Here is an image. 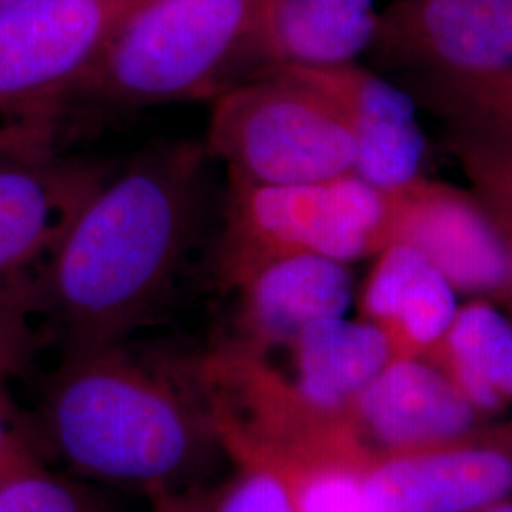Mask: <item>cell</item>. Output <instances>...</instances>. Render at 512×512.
Returning <instances> with one entry per match:
<instances>
[{"label":"cell","mask_w":512,"mask_h":512,"mask_svg":"<svg viewBox=\"0 0 512 512\" xmlns=\"http://www.w3.org/2000/svg\"><path fill=\"white\" fill-rule=\"evenodd\" d=\"M205 145L160 143L109 175L29 281L61 357L122 346L164 304L200 232Z\"/></svg>","instance_id":"1"},{"label":"cell","mask_w":512,"mask_h":512,"mask_svg":"<svg viewBox=\"0 0 512 512\" xmlns=\"http://www.w3.org/2000/svg\"><path fill=\"white\" fill-rule=\"evenodd\" d=\"M183 380L124 344L61 357L38 403V427L76 473L171 494L217 440L196 385Z\"/></svg>","instance_id":"2"},{"label":"cell","mask_w":512,"mask_h":512,"mask_svg":"<svg viewBox=\"0 0 512 512\" xmlns=\"http://www.w3.org/2000/svg\"><path fill=\"white\" fill-rule=\"evenodd\" d=\"M266 0H141L86 95L150 107L215 99L236 84Z\"/></svg>","instance_id":"3"},{"label":"cell","mask_w":512,"mask_h":512,"mask_svg":"<svg viewBox=\"0 0 512 512\" xmlns=\"http://www.w3.org/2000/svg\"><path fill=\"white\" fill-rule=\"evenodd\" d=\"M205 150L228 177L266 186L319 183L355 169L340 107L291 69L243 80L215 97Z\"/></svg>","instance_id":"4"},{"label":"cell","mask_w":512,"mask_h":512,"mask_svg":"<svg viewBox=\"0 0 512 512\" xmlns=\"http://www.w3.org/2000/svg\"><path fill=\"white\" fill-rule=\"evenodd\" d=\"M217 279L228 283L262 260L319 255L344 264L389 245V198L355 173L266 186L228 177Z\"/></svg>","instance_id":"5"},{"label":"cell","mask_w":512,"mask_h":512,"mask_svg":"<svg viewBox=\"0 0 512 512\" xmlns=\"http://www.w3.org/2000/svg\"><path fill=\"white\" fill-rule=\"evenodd\" d=\"M141 0H12L0 6V112L50 126L86 92Z\"/></svg>","instance_id":"6"},{"label":"cell","mask_w":512,"mask_h":512,"mask_svg":"<svg viewBox=\"0 0 512 512\" xmlns=\"http://www.w3.org/2000/svg\"><path fill=\"white\" fill-rule=\"evenodd\" d=\"M389 245L420 251L456 293L488 294L511 285L509 253L473 192L414 177L387 188Z\"/></svg>","instance_id":"7"},{"label":"cell","mask_w":512,"mask_h":512,"mask_svg":"<svg viewBox=\"0 0 512 512\" xmlns=\"http://www.w3.org/2000/svg\"><path fill=\"white\" fill-rule=\"evenodd\" d=\"M372 46L423 78L501 71L512 65V0H397Z\"/></svg>","instance_id":"8"},{"label":"cell","mask_w":512,"mask_h":512,"mask_svg":"<svg viewBox=\"0 0 512 512\" xmlns=\"http://www.w3.org/2000/svg\"><path fill=\"white\" fill-rule=\"evenodd\" d=\"M236 293L234 342L264 355L289 346L311 323L346 315L353 298L349 264L319 255L262 260L222 285Z\"/></svg>","instance_id":"9"},{"label":"cell","mask_w":512,"mask_h":512,"mask_svg":"<svg viewBox=\"0 0 512 512\" xmlns=\"http://www.w3.org/2000/svg\"><path fill=\"white\" fill-rule=\"evenodd\" d=\"M107 177L105 167L54 150L0 165V281L23 283L44 264Z\"/></svg>","instance_id":"10"},{"label":"cell","mask_w":512,"mask_h":512,"mask_svg":"<svg viewBox=\"0 0 512 512\" xmlns=\"http://www.w3.org/2000/svg\"><path fill=\"white\" fill-rule=\"evenodd\" d=\"M285 69L340 107L355 141L357 177L387 190L420 175L427 145L410 93L357 63Z\"/></svg>","instance_id":"11"},{"label":"cell","mask_w":512,"mask_h":512,"mask_svg":"<svg viewBox=\"0 0 512 512\" xmlns=\"http://www.w3.org/2000/svg\"><path fill=\"white\" fill-rule=\"evenodd\" d=\"M353 406L368 435L391 450L459 439L476 410L444 370L420 357L391 359Z\"/></svg>","instance_id":"12"},{"label":"cell","mask_w":512,"mask_h":512,"mask_svg":"<svg viewBox=\"0 0 512 512\" xmlns=\"http://www.w3.org/2000/svg\"><path fill=\"white\" fill-rule=\"evenodd\" d=\"M374 512H475L512 490V459L452 448L387 459L363 475Z\"/></svg>","instance_id":"13"},{"label":"cell","mask_w":512,"mask_h":512,"mask_svg":"<svg viewBox=\"0 0 512 512\" xmlns=\"http://www.w3.org/2000/svg\"><path fill=\"white\" fill-rule=\"evenodd\" d=\"M374 0H266L249 44L251 78L285 67L355 63L378 29Z\"/></svg>","instance_id":"14"},{"label":"cell","mask_w":512,"mask_h":512,"mask_svg":"<svg viewBox=\"0 0 512 512\" xmlns=\"http://www.w3.org/2000/svg\"><path fill=\"white\" fill-rule=\"evenodd\" d=\"M458 308L448 279L404 243L376 255L361 294L363 319L384 330L395 357H420L435 348Z\"/></svg>","instance_id":"15"},{"label":"cell","mask_w":512,"mask_h":512,"mask_svg":"<svg viewBox=\"0 0 512 512\" xmlns=\"http://www.w3.org/2000/svg\"><path fill=\"white\" fill-rule=\"evenodd\" d=\"M296 397L313 414L329 418L353 406L361 391L395 359L378 325L346 315L319 319L293 342Z\"/></svg>","instance_id":"16"},{"label":"cell","mask_w":512,"mask_h":512,"mask_svg":"<svg viewBox=\"0 0 512 512\" xmlns=\"http://www.w3.org/2000/svg\"><path fill=\"white\" fill-rule=\"evenodd\" d=\"M476 410L512 403V323L486 300L458 308L444 338L431 351Z\"/></svg>","instance_id":"17"},{"label":"cell","mask_w":512,"mask_h":512,"mask_svg":"<svg viewBox=\"0 0 512 512\" xmlns=\"http://www.w3.org/2000/svg\"><path fill=\"white\" fill-rule=\"evenodd\" d=\"M420 84L459 135L512 152V65L494 73L421 78Z\"/></svg>","instance_id":"18"},{"label":"cell","mask_w":512,"mask_h":512,"mask_svg":"<svg viewBox=\"0 0 512 512\" xmlns=\"http://www.w3.org/2000/svg\"><path fill=\"white\" fill-rule=\"evenodd\" d=\"M238 471L202 495H160L154 512H296L285 471L258 458H239Z\"/></svg>","instance_id":"19"},{"label":"cell","mask_w":512,"mask_h":512,"mask_svg":"<svg viewBox=\"0 0 512 512\" xmlns=\"http://www.w3.org/2000/svg\"><path fill=\"white\" fill-rule=\"evenodd\" d=\"M454 150L473 196L484 207L507 247L512 289V152L459 133L454 139Z\"/></svg>","instance_id":"20"},{"label":"cell","mask_w":512,"mask_h":512,"mask_svg":"<svg viewBox=\"0 0 512 512\" xmlns=\"http://www.w3.org/2000/svg\"><path fill=\"white\" fill-rule=\"evenodd\" d=\"M285 475L293 486L296 512H374L363 475L346 463L315 461L302 473Z\"/></svg>","instance_id":"21"},{"label":"cell","mask_w":512,"mask_h":512,"mask_svg":"<svg viewBox=\"0 0 512 512\" xmlns=\"http://www.w3.org/2000/svg\"><path fill=\"white\" fill-rule=\"evenodd\" d=\"M0 512H99L82 488L35 465L0 484Z\"/></svg>","instance_id":"22"},{"label":"cell","mask_w":512,"mask_h":512,"mask_svg":"<svg viewBox=\"0 0 512 512\" xmlns=\"http://www.w3.org/2000/svg\"><path fill=\"white\" fill-rule=\"evenodd\" d=\"M33 313L29 281H0V361L12 374L29 363L35 348V332L31 327Z\"/></svg>","instance_id":"23"},{"label":"cell","mask_w":512,"mask_h":512,"mask_svg":"<svg viewBox=\"0 0 512 512\" xmlns=\"http://www.w3.org/2000/svg\"><path fill=\"white\" fill-rule=\"evenodd\" d=\"M40 465L23 423L0 385V484Z\"/></svg>","instance_id":"24"},{"label":"cell","mask_w":512,"mask_h":512,"mask_svg":"<svg viewBox=\"0 0 512 512\" xmlns=\"http://www.w3.org/2000/svg\"><path fill=\"white\" fill-rule=\"evenodd\" d=\"M54 131L50 126L6 122L0 128V165L52 152Z\"/></svg>","instance_id":"25"},{"label":"cell","mask_w":512,"mask_h":512,"mask_svg":"<svg viewBox=\"0 0 512 512\" xmlns=\"http://www.w3.org/2000/svg\"><path fill=\"white\" fill-rule=\"evenodd\" d=\"M484 512H512V503H494L490 507H486Z\"/></svg>","instance_id":"26"},{"label":"cell","mask_w":512,"mask_h":512,"mask_svg":"<svg viewBox=\"0 0 512 512\" xmlns=\"http://www.w3.org/2000/svg\"><path fill=\"white\" fill-rule=\"evenodd\" d=\"M10 374H12V372H10V368L0 361V385H2V380H4L6 376H10Z\"/></svg>","instance_id":"27"},{"label":"cell","mask_w":512,"mask_h":512,"mask_svg":"<svg viewBox=\"0 0 512 512\" xmlns=\"http://www.w3.org/2000/svg\"><path fill=\"white\" fill-rule=\"evenodd\" d=\"M8 2H12V0H0V6H4V4H8Z\"/></svg>","instance_id":"28"}]
</instances>
